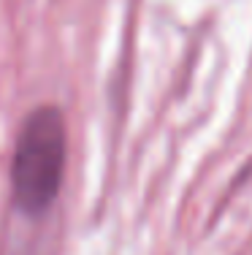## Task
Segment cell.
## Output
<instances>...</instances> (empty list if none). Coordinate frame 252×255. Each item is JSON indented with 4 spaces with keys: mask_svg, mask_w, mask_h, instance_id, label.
I'll list each match as a JSON object with an SVG mask.
<instances>
[{
    "mask_svg": "<svg viewBox=\"0 0 252 255\" xmlns=\"http://www.w3.org/2000/svg\"><path fill=\"white\" fill-rule=\"evenodd\" d=\"M65 171V123L55 106L27 114L14 149V198L25 212H44L57 198Z\"/></svg>",
    "mask_w": 252,
    "mask_h": 255,
    "instance_id": "6da1fadb",
    "label": "cell"
}]
</instances>
